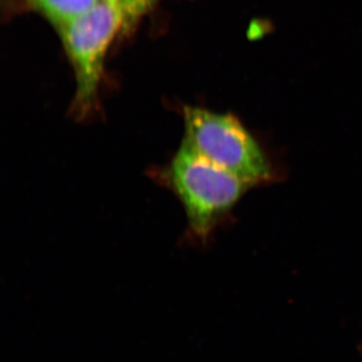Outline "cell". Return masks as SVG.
<instances>
[{
  "label": "cell",
  "mask_w": 362,
  "mask_h": 362,
  "mask_svg": "<svg viewBox=\"0 0 362 362\" xmlns=\"http://www.w3.org/2000/svg\"><path fill=\"white\" fill-rule=\"evenodd\" d=\"M159 180L176 195L194 237L206 240L252 185L181 143Z\"/></svg>",
  "instance_id": "6da1fadb"
},
{
  "label": "cell",
  "mask_w": 362,
  "mask_h": 362,
  "mask_svg": "<svg viewBox=\"0 0 362 362\" xmlns=\"http://www.w3.org/2000/svg\"><path fill=\"white\" fill-rule=\"evenodd\" d=\"M185 125L182 144L195 153L252 187L273 180L265 152L237 117L187 107Z\"/></svg>",
  "instance_id": "7a4b0ae2"
},
{
  "label": "cell",
  "mask_w": 362,
  "mask_h": 362,
  "mask_svg": "<svg viewBox=\"0 0 362 362\" xmlns=\"http://www.w3.org/2000/svg\"><path fill=\"white\" fill-rule=\"evenodd\" d=\"M122 25L119 4L99 0L89 11L59 28L77 77L75 110L80 117L90 111L96 98L105 54Z\"/></svg>",
  "instance_id": "3957f363"
},
{
  "label": "cell",
  "mask_w": 362,
  "mask_h": 362,
  "mask_svg": "<svg viewBox=\"0 0 362 362\" xmlns=\"http://www.w3.org/2000/svg\"><path fill=\"white\" fill-rule=\"evenodd\" d=\"M33 7L62 28L89 11L99 0H30Z\"/></svg>",
  "instance_id": "277c9868"
},
{
  "label": "cell",
  "mask_w": 362,
  "mask_h": 362,
  "mask_svg": "<svg viewBox=\"0 0 362 362\" xmlns=\"http://www.w3.org/2000/svg\"><path fill=\"white\" fill-rule=\"evenodd\" d=\"M156 0H118L123 16V26L125 28L134 25L140 16L152 6Z\"/></svg>",
  "instance_id": "5b68a950"
},
{
  "label": "cell",
  "mask_w": 362,
  "mask_h": 362,
  "mask_svg": "<svg viewBox=\"0 0 362 362\" xmlns=\"http://www.w3.org/2000/svg\"><path fill=\"white\" fill-rule=\"evenodd\" d=\"M110 1L117 2V4H118V0H110Z\"/></svg>",
  "instance_id": "8992f818"
}]
</instances>
